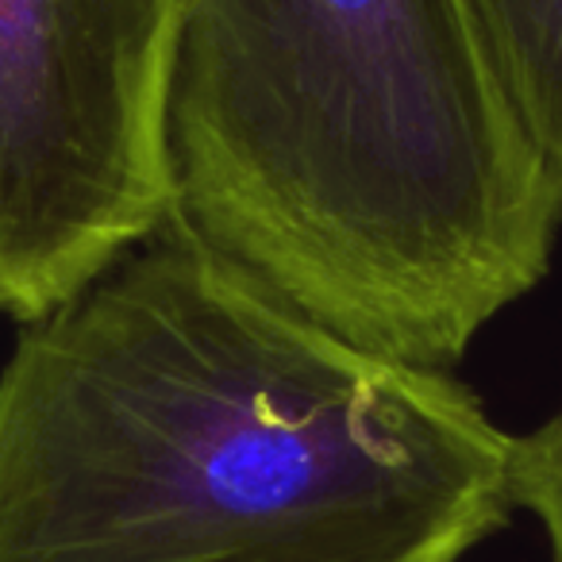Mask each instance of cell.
<instances>
[{"mask_svg":"<svg viewBox=\"0 0 562 562\" xmlns=\"http://www.w3.org/2000/svg\"><path fill=\"white\" fill-rule=\"evenodd\" d=\"M513 436L166 224L0 370V562H462Z\"/></svg>","mask_w":562,"mask_h":562,"instance_id":"cell-1","label":"cell"},{"mask_svg":"<svg viewBox=\"0 0 562 562\" xmlns=\"http://www.w3.org/2000/svg\"><path fill=\"white\" fill-rule=\"evenodd\" d=\"M166 155L170 224L413 367H459L562 227L459 0H181Z\"/></svg>","mask_w":562,"mask_h":562,"instance_id":"cell-2","label":"cell"},{"mask_svg":"<svg viewBox=\"0 0 562 562\" xmlns=\"http://www.w3.org/2000/svg\"><path fill=\"white\" fill-rule=\"evenodd\" d=\"M181 0H0V316L32 324L170 224Z\"/></svg>","mask_w":562,"mask_h":562,"instance_id":"cell-3","label":"cell"},{"mask_svg":"<svg viewBox=\"0 0 562 562\" xmlns=\"http://www.w3.org/2000/svg\"><path fill=\"white\" fill-rule=\"evenodd\" d=\"M524 139L562 173V0H459Z\"/></svg>","mask_w":562,"mask_h":562,"instance_id":"cell-4","label":"cell"},{"mask_svg":"<svg viewBox=\"0 0 562 562\" xmlns=\"http://www.w3.org/2000/svg\"><path fill=\"white\" fill-rule=\"evenodd\" d=\"M508 490L516 508L543 524L551 562H562V408L528 436H513Z\"/></svg>","mask_w":562,"mask_h":562,"instance_id":"cell-5","label":"cell"}]
</instances>
